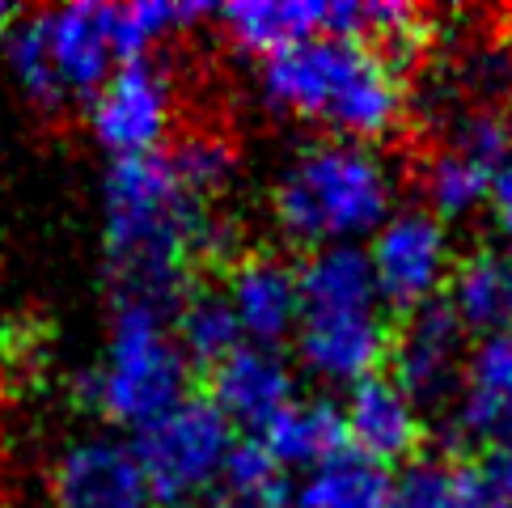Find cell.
<instances>
[{"mask_svg":"<svg viewBox=\"0 0 512 508\" xmlns=\"http://www.w3.org/2000/svg\"><path fill=\"white\" fill-rule=\"evenodd\" d=\"M166 153H170L182 183L199 199H208V204L225 199L237 183V149L221 132H191V136L174 140Z\"/></svg>","mask_w":512,"mask_h":508,"instance_id":"obj_23","label":"cell"},{"mask_svg":"<svg viewBox=\"0 0 512 508\" xmlns=\"http://www.w3.org/2000/svg\"><path fill=\"white\" fill-rule=\"evenodd\" d=\"M81 390L115 432H144L191 398V360L182 356L170 314L149 305H119L102 339L98 365Z\"/></svg>","mask_w":512,"mask_h":508,"instance_id":"obj_6","label":"cell"},{"mask_svg":"<svg viewBox=\"0 0 512 508\" xmlns=\"http://www.w3.org/2000/svg\"><path fill=\"white\" fill-rule=\"evenodd\" d=\"M301 318L292 352L318 386H360L390 360L394 326L364 246L314 250L297 263Z\"/></svg>","mask_w":512,"mask_h":508,"instance_id":"obj_4","label":"cell"},{"mask_svg":"<svg viewBox=\"0 0 512 508\" xmlns=\"http://www.w3.org/2000/svg\"><path fill=\"white\" fill-rule=\"evenodd\" d=\"M487 216H491V225H496V233L508 242V250H512V157L500 166V174H496V191H491V208H487Z\"/></svg>","mask_w":512,"mask_h":508,"instance_id":"obj_28","label":"cell"},{"mask_svg":"<svg viewBox=\"0 0 512 508\" xmlns=\"http://www.w3.org/2000/svg\"><path fill=\"white\" fill-rule=\"evenodd\" d=\"M453 432L470 445H512V331L474 339L453 398Z\"/></svg>","mask_w":512,"mask_h":508,"instance_id":"obj_16","label":"cell"},{"mask_svg":"<svg viewBox=\"0 0 512 508\" xmlns=\"http://www.w3.org/2000/svg\"><path fill=\"white\" fill-rule=\"evenodd\" d=\"M390 466L364 458L356 449L335 453L331 462L305 470L292 487V508H390Z\"/></svg>","mask_w":512,"mask_h":508,"instance_id":"obj_20","label":"cell"},{"mask_svg":"<svg viewBox=\"0 0 512 508\" xmlns=\"http://www.w3.org/2000/svg\"><path fill=\"white\" fill-rule=\"evenodd\" d=\"M225 297L237 314L246 343H263V348H280L297 335L301 318V276L297 263H288L276 250H250L229 259Z\"/></svg>","mask_w":512,"mask_h":508,"instance_id":"obj_14","label":"cell"},{"mask_svg":"<svg viewBox=\"0 0 512 508\" xmlns=\"http://www.w3.org/2000/svg\"><path fill=\"white\" fill-rule=\"evenodd\" d=\"M5 68L30 106L64 111L72 102H89L123 64L115 5L81 0L22 13L0 34Z\"/></svg>","mask_w":512,"mask_h":508,"instance_id":"obj_5","label":"cell"},{"mask_svg":"<svg viewBox=\"0 0 512 508\" xmlns=\"http://www.w3.org/2000/svg\"><path fill=\"white\" fill-rule=\"evenodd\" d=\"M237 229L178 178L170 153L111 161L102 174V259L119 305L174 314L195 259L233 254ZM237 259V254H233Z\"/></svg>","mask_w":512,"mask_h":508,"instance_id":"obj_1","label":"cell"},{"mask_svg":"<svg viewBox=\"0 0 512 508\" xmlns=\"http://www.w3.org/2000/svg\"><path fill=\"white\" fill-rule=\"evenodd\" d=\"M178 106V72L161 56H144L111 72V81L85 102V123L111 161H136L166 153L178 127Z\"/></svg>","mask_w":512,"mask_h":508,"instance_id":"obj_8","label":"cell"},{"mask_svg":"<svg viewBox=\"0 0 512 508\" xmlns=\"http://www.w3.org/2000/svg\"><path fill=\"white\" fill-rule=\"evenodd\" d=\"M398 170L377 144L314 136L297 144L271 183V221L305 254L364 246L402 208Z\"/></svg>","mask_w":512,"mask_h":508,"instance_id":"obj_3","label":"cell"},{"mask_svg":"<svg viewBox=\"0 0 512 508\" xmlns=\"http://www.w3.org/2000/svg\"><path fill=\"white\" fill-rule=\"evenodd\" d=\"M225 39L259 64L331 34V0H242L216 9Z\"/></svg>","mask_w":512,"mask_h":508,"instance_id":"obj_17","label":"cell"},{"mask_svg":"<svg viewBox=\"0 0 512 508\" xmlns=\"http://www.w3.org/2000/svg\"><path fill=\"white\" fill-rule=\"evenodd\" d=\"M47 500L51 508H157L136 441L115 428L81 432L56 453Z\"/></svg>","mask_w":512,"mask_h":508,"instance_id":"obj_11","label":"cell"},{"mask_svg":"<svg viewBox=\"0 0 512 508\" xmlns=\"http://www.w3.org/2000/svg\"><path fill=\"white\" fill-rule=\"evenodd\" d=\"M271 458L284 470H314L322 462H331L335 453L352 449L347 445V424H343V403L326 394H301L276 424L259 437Z\"/></svg>","mask_w":512,"mask_h":508,"instance_id":"obj_19","label":"cell"},{"mask_svg":"<svg viewBox=\"0 0 512 508\" xmlns=\"http://www.w3.org/2000/svg\"><path fill=\"white\" fill-rule=\"evenodd\" d=\"M136 453L149 475L157 508H191L221 496L225 466L237 449V428L216 411L212 398H187L157 424L136 432Z\"/></svg>","mask_w":512,"mask_h":508,"instance_id":"obj_7","label":"cell"},{"mask_svg":"<svg viewBox=\"0 0 512 508\" xmlns=\"http://www.w3.org/2000/svg\"><path fill=\"white\" fill-rule=\"evenodd\" d=\"M453 72L474 98H500V94L512 98V56L500 47H474Z\"/></svg>","mask_w":512,"mask_h":508,"instance_id":"obj_26","label":"cell"},{"mask_svg":"<svg viewBox=\"0 0 512 508\" xmlns=\"http://www.w3.org/2000/svg\"><path fill=\"white\" fill-rule=\"evenodd\" d=\"M390 508H453V470L415 458L394 475Z\"/></svg>","mask_w":512,"mask_h":508,"instance_id":"obj_25","label":"cell"},{"mask_svg":"<svg viewBox=\"0 0 512 508\" xmlns=\"http://www.w3.org/2000/svg\"><path fill=\"white\" fill-rule=\"evenodd\" d=\"M254 98L276 119L322 127L335 140H390L411 111L402 64L364 39L322 34L254 64Z\"/></svg>","mask_w":512,"mask_h":508,"instance_id":"obj_2","label":"cell"},{"mask_svg":"<svg viewBox=\"0 0 512 508\" xmlns=\"http://www.w3.org/2000/svg\"><path fill=\"white\" fill-rule=\"evenodd\" d=\"M364 254H369V267L377 276L381 301L402 314H415L424 305L445 301L453 267L462 259L453 250V229L441 216H432L424 204H402L364 242Z\"/></svg>","mask_w":512,"mask_h":508,"instance_id":"obj_9","label":"cell"},{"mask_svg":"<svg viewBox=\"0 0 512 508\" xmlns=\"http://www.w3.org/2000/svg\"><path fill=\"white\" fill-rule=\"evenodd\" d=\"M208 9L199 5H178V0H132V5H115V34L123 64L157 56L161 47L178 34H187L195 22H204Z\"/></svg>","mask_w":512,"mask_h":508,"instance_id":"obj_22","label":"cell"},{"mask_svg":"<svg viewBox=\"0 0 512 508\" xmlns=\"http://www.w3.org/2000/svg\"><path fill=\"white\" fill-rule=\"evenodd\" d=\"M453 508H512V500L500 492L487 466H462L453 470Z\"/></svg>","mask_w":512,"mask_h":508,"instance_id":"obj_27","label":"cell"},{"mask_svg":"<svg viewBox=\"0 0 512 508\" xmlns=\"http://www.w3.org/2000/svg\"><path fill=\"white\" fill-rule=\"evenodd\" d=\"M474 339L445 301L424 305L402 318L390 343V377L407 390L419 407L453 403L462 390Z\"/></svg>","mask_w":512,"mask_h":508,"instance_id":"obj_12","label":"cell"},{"mask_svg":"<svg viewBox=\"0 0 512 508\" xmlns=\"http://www.w3.org/2000/svg\"><path fill=\"white\" fill-rule=\"evenodd\" d=\"M343 424H347V445L381 466L394 462L411 466L419 441H424V407L390 373H377L347 390Z\"/></svg>","mask_w":512,"mask_h":508,"instance_id":"obj_15","label":"cell"},{"mask_svg":"<svg viewBox=\"0 0 512 508\" xmlns=\"http://www.w3.org/2000/svg\"><path fill=\"white\" fill-rule=\"evenodd\" d=\"M500 123H504V140H508V157H512V98H508V106H504V115H500Z\"/></svg>","mask_w":512,"mask_h":508,"instance_id":"obj_31","label":"cell"},{"mask_svg":"<svg viewBox=\"0 0 512 508\" xmlns=\"http://www.w3.org/2000/svg\"><path fill=\"white\" fill-rule=\"evenodd\" d=\"M487 470H491V479L500 483V492L512 500V445H504V449H496V453H491Z\"/></svg>","mask_w":512,"mask_h":508,"instance_id":"obj_29","label":"cell"},{"mask_svg":"<svg viewBox=\"0 0 512 508\" xmlns=\"http://www.w3.org/2000/svg\"><path fill=\"white\" fill-rule=\"evenodd\" d=\"M288 496L284 466L271 458V449L259 437H242L225 466V483L216 500H276Z\"/></svg>","mask_w":512,"mask_h":508,"instance_id":"obj_24","label":"cell"},{"mask_svg":"<svg viewBox=\"0 0 512 508\" xmlns=\"http://www.w3.org/2000/svg\"><path fill=\"white\" fill-rule=\"evenodd\" d=\"M17 17H22V9H13V5H0V34H5Z\"/></svg>","mask_w":512,"mask_h":508,"instance_id":"obj_30","label":"cell"},{"mask_svg":"<svg viewBox=\"0 0 512 508\" xmlns=\"http://www.w3.org/2000/svg\"><path fill=\"white\" fill-rule=\"evenodd\" d=\"M170 326L182 356L191 360V369H208V373L246 343L225 288H212V284H191L174 305Z\"/></svg>","mask_w":512,"mask_h":508,"instance_id":"obj_21","label":"cell"},{"mask_svg":"<svg viewBox=\"0 0 512 508\" xmlns=\"http://www.w3.org/2000/svg\"><path fill=\"white\" fill-rule=\"evenodd\" d=\"M445 305L470 335H504L512 331V250L479 246L457 259Z\"/></svg>","mask_w":512,"mask_h":508,"instance_id":"obj_18","label":"cell"},{"mask_svg":"<svg viewBox=\"0 0 512 508\" xmlns=\"http://www.w3.org/2000/svg\"><path fill=\"white\" fill-rule=\"evenodd\" d=\"M212 403L233 428L263 437V432L280 420V415L297 403V365L280 348H263V343H242L233 356L208 373Z\"/></svg>","mask_w":512,"mask_h":508,"instance_id":"obj_13","label":"cell"},{"mask_svg":"<svg viewBox=\"0 0 512 508\" xmlns=\"http://www.w3.org/2000/svg\"><path fill=\"white\" fill-rule=\"evenodd\" d=\"M508 161L504 123L487 111H462L449 119L445 144L428 153L419 170V204L445 225L470 221L491 208L496 174Z\"/></svg>","mask_w":512,"mask_h":508,"instance_id":"obj_10","label":"cell"}]
</instances>
